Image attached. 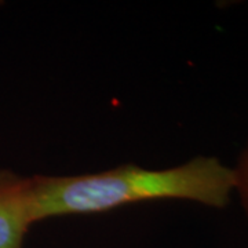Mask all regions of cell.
Here are the masks:
<instances>
[{"label": "cell", "mask_w": 248, "mask_h": 248, "mask_svg": "<svg viewBox=\"0 0 248 248\" xmlns=\"http://www.w3.org/2000/svg\"><path fill=\"white\" fill-rule=\"evenodd\" d=\"M29 179L33 222L107 213L128 204L170 199L225 208L234 192L233 169L207 156L164 170L123 164L95 174L36 175Z\"/></svg>", "instance_id": "obj_1"}, {"label": "cell", "mask_w": 248, "mask_h": 248, "mask_svg": "<svg viewBox=\"0 0 248 248\" xmlns=\"http://www.w3.org/2000/svg\"><path fill=\"white\" fill-rule=\"evenodd\" d=\"M33 223L31 179L0 171V248H24Z\"/></svg>", "instance_id": "obj_2"}, {"label": "cell", "mask_w": 248, "mask_h": 248, "mask_svg": "<svg viewBox=\"0 0 248 248\" xmlns=\"http://www.w3.org/2000/svg\"><path fill=\"white\" fill-rule=\"evenodd\" d=\"M234 174V190L239 193L241 205L248 218V141L244 149L240 153L236 167L233 169Z\"/></svg>", "instance_id": "obj_3"}]
</instances>
